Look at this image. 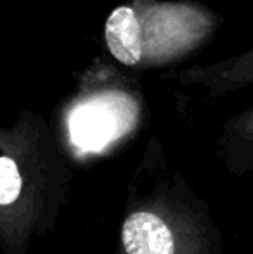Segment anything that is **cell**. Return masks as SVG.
<instances>
[{
  "label": "cell",
  "mask_w": 253,
  "mask_h": 254,
  "mask_svg": "<svg viewBox=\"0 0 253 254\" xmlns=\"http://www.w3.org/2000/svg\"><path fill=\"white\" fill-rule=\"evenodd\" d=\"M122 241L128 254H173L170 228L151 213H135L123 223Z\"/></svg>",
  "instance_id": "obj_1"
},
{
  "label": "cell",
  "mask_w": 253,
  "mask_h": 254,
  "mask_svg": "<svg viewBox=\"0 0 253 254\" xmlns=\"http://www.w3.org/2000/svg\"><path fill=\"white\" fill-rule=\"evenodd\" d=\"M120 121L109 104L92 102L78 109L71 118V135L75 144L85 149H101L120 133Z\"/></svg>",
  "instance_id": "obj_2"
},
{
  "label": "cell",
  "mask_w": 253,
  "mask_h": 254,
  "mask_svg": "<svg viewBox=\"0 0 253 254\" xmlns=\"http://www.w3.org/2000/svg\"><path fill=\"white\" fill-rule=\"evenodd\" d=\"M106 44L113 57L122 64L134 66L141 61V28L130 7H118L109 14L106 21Z\"/></svg>",
  "instance_id": "obj_3"
},
{
  "label": "cell",
  "mask_w": 253,
  "mask_h": 254,
  "mask_svg": "<svg viewBox=\"0 0 253 254\" xmlns=\"http://www.w3.org/2000/svg\"><path fill=\"white\" fill-rule=\"evenodd\" d=\"M21 194V175L10 157H0V204L9 206Z\"/></svg>",
  "instance_id": "obj_4"
}]
</instances>
